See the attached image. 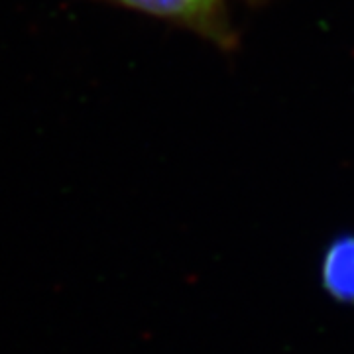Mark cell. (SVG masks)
Here are the masks:
<instances>
[{
    "instance_id": "obj_1",
    "label": "cell",
    "mask_w": 354,
    "mask_h": 354,
    "mask_svg": "<svg viewBox=\"0 0 354 354\" xmlns=\"http://www.w3.org/2000/svg\"><path fill=\"white\" fill-rule=\"evenodd\" d=\"M116 6L148 14L164 22L191 30L213 41L221 50L236 46V32L230 24L225 0H102Z\"/></svg>"
},
{
    "instance_id": "obj_2",
    "label": "cell",
    "mask_w": 354,
    "mask_h": 354,
    "mask_svg": "<svg viewBox=\"0 0 354 354\" xmlns=\"http://www.w3.org/2000/svg\"><path fill=\"white\" fill-rule=\"evenodd\" d=\"M323 279L339 299H354V239H342L330 248Z\"/></svg>"
},
{
    "instance_id": "obj_3",
    "label": "cell",
    "mask_w": 354,
    "mask_h": 354,
    "mask_svg": "<svg viewBox=\"0 0 354 354\" xmlns=\"http://www.w3.org/2000/svg\"><path fill=\"white\" fill-rule=\"evenodd\" d=\"M250 2H262V0H250Z\"/></svg>"
}]
</instances>
